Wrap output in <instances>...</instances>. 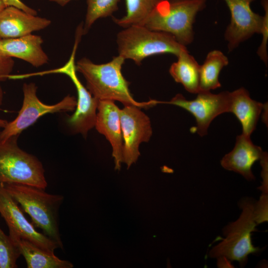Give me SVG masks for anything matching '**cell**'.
<instances>
[{
    "label": "cell",
    "instance_id": "d4e9b609",
    "mask_svg": "<svg viewBox=\"0 0 268 268\" xmlns=\"http://www.w3.org/2000/svg\"><path fill=\"white\" fill-rule=\"evenodd\" d=\"M268 194L262 193L259 201H255L254 214L258 224L268 222Z\"/></svg>",
    "mask_w": 268,
    "mask_h": 268
},
{
    "label": "cell",
    "instance_id": "83f0119b",
    "mask_svg": "<svg viewBox=\"0 0 268 268\" xmlns=\"http://www.w3.org/2000/svg\"><path fill=\"white\" fill-rule=\"evenodd\" d=\"M6 6H14L19 8L29 14L37 15V11L28 6L21 0H1Z\"/></svg>",
    "mask_w": 268,
    "mask_h": 268
},
{
    "label": "cell",
    "instance_id": "f546056e",
    "mask_svg": "<svg viewBox=\"0 0 268 268\" xmlns=\"http://www.w3.org/2000/svg\"><path fill=\"white\" fill-rule=\"evenodd\" d=\"M7 122L6 120L0 118V130H1L4 128Z\"/></svg>",
    "mask_w": 268,
    "mask_h": 268
},
{
    "label": "cell",
    "instance_id": "277c9868",
    "mask_svg": "<svg viewBox=\"0 0 268 268\" xmlns=\"http://www.w3.org/2000/svg\"><path fill=\"white\" fill-rule=\"evenodd\" d=\"M255 201L252 199L246 198L239 202L241 209L240 216L223 228L222 232L225 238L210 249L209 257H224L230 261H237L243 267L250 254L261 250L260 248L255 247L252 242V234L257 230V225L254 214Z\"/></svg>",
    "mask_w": 268,
    "mask_h": 268
},
{
    "label": "cell",
    "instance_id": "44dd1931",
    "mask_svg": "<svg viewBox=\"0 0 268 268\" xmlns=\"http://www.w3.org/2000/svg\"><path fill=\"white\" fill-rule=\"evenodd\" d=\"M161 0H125L126 13L121 18H114L118 25L126 28L142 25Z\"/></svg>",
    "mask_w": 268,
    "mask_h": 268
},
{
    "label": "cell",
    "instance_id": "ba28073f",
    "mask_svg": "<svg viewBox=\"0 0 268 268\" xmlns=\"http://www.w3.org/2000/svg\"><path fill=\"white\" fill-rule=\"evenodd\" d=\"M37 89V86L33 82L23 85L24 97L21 108L16 118L7 122L0 131V141L12 136L19 135L45 114L72 111L75 109L77 102L73 96L68 95L57 103L48 105L39 99L36 95Z\"/></svg>",
    "mask_w": 268,
    "mask_h": 268
},
{
    "label": "cell",
    "instance_id": "4316f807",
    "mask_svg": "<svg viewBox=\"0 0 268 268\" xmlns=\"http://www.w3.org/2000/svg\"><path fill=\"white\" fill-rule=\"evenodd\" d=\"M261 164L262 167V185L258 188L262 193L268 194V154L265 152L264 155L260 159Z\"/></svg>",
    "mask_w": 268,
    "mask_h": 268
},
{
    "label": "cell",
    "instance_id": "30bf717a",
    "mask_svg": "<svg viewBox=\"0 0 268 268\" xmlns=\"http://www.w3.org/2000/svg\"><path fill=\"white\" fill-rule=\"evenodd\" d=\"M0 214L7 225L9 234H15L50 253H54L56 249L62 248L57 242L36 230L2 183H0Z\"/></svg>",
    "mask_w": 268,
    "mask_h": 268
},
{
    "label": "cell",
    "instance_id": "7c38bea8",
    "mask_svg": "<svg viewBox=\"0 0 268 268\" xmlns=\"http://www.w3.org/2000/svg\"><path fill=\"white\" fill-rule=\"evenodd\" d=\"M230 12V22L225 38L230 51L255 33L260 34L263 16L253 11L255 0H224Z\"/></svg>",
    "mask_w": 268,
    "mask_h": 268
},
{
    "label": "cell",
    "instance_id": "603a6c76",
    "mask_svg": "<svg viewBox=\"0 0 268 268\" xmlns=\"http://www.w3.org/2000/svg\"><path fill=\"white\" fill-rule=\"evenodd\" d=\"M20 255L16 244L0 227V268H17L16 261Z\"/></svg>",
    "mask_w": 268,
    "mask_h": 268
},
{
    "label": "cell",
    "instance_id": "5bb4252c",
    "mask_svg": "<svg viewBox=\"0 0 268 268\" xmlns=\"http://www.w3.org/2000/svg\"><path fill=\"white\" fill-rule=\"evenodd\" d=\"M51 21L29 14L14 6L0 11V39L16 38L48 27Z\"/></svg>",
    "mask_w": 268,
    "mask_h": 268
},
{
    "label": "cell",
    "instance_id": "4dcf8cb0",
    "mask_svg": "<svg viewBox=\"0 0 268 268\" xmlns=\"http://www.w3.org/2000/svg\"><path fill=\"white\" fill-rule=\"evenodd\" d=\"M3 99V90L1 86H0V105H1L2 104Z\"/></svg>",
    "mask_w": 268,
    "mask_h": 268
},
{
    "label": "cell",
    "instance_id": "3957f363",
    "mask_svg": "<svg viewBox=\"0 0 268 268\" xmlns=\"http://www.w3.org/2000/svg\"><path fill=\"white\" fill-rule=\"evenodd\" d=\"M206 0H161L142 25L172 35L187 46L194 39L193 26Z\"/></svg>",
    "mask_w": 268,
    "mask_h": 268
},
{
    "label": "cell",
    "instance_id": "52a82bcc",
    "mask_svg": "<svg viewBox=\"0 0 268 268\" xmlns=\"http://www.w3.org/2000/svg\"><path fill=\"white\" fill-rule=\"evenodd\" d=\"M82 35L81 32H76L75 42L71 55L64 66L54 69L28 73V76L62 73L69 77L75 86L77 101L75 111L68 118L67 123L73 132L80 133L86 137L88 132L95 127L99 100L86 89L76 75L75 56Z\"/></svg>",
    "mask_w": 268,
    "mask_h": 268
},
{
    "label": "cell",
    "instance_id": "6da1fadb",
    "mask_svg": "<svg viewBox=\"0 0 268 268\" xmlns=\"http://www.w3.org/2000/svg\"><path fill=\"white\" fill-rule=\"evenodd\" d=\"M125 60L119 55L107 63L96 64L83 58L76 63L75 68L84 77L88 90L98 100L118 101L124 106L134 105L140 108L156 105L155 100L139 102L134 99L129 88L130 83L122 72Z\"/></svg>",
    "mask_w": 268,
    "mask_h": 268
},
{
    "label": "cell",
    "instance_id": "f1b7e54d",
    "mask_svg": "<svg viewBox=\"0 0 268 268\" xmlns=\"http://www.w3.org/2000/svg\"><path fill=\"white\" fill-rule=\"evenodd\" d=\"M50 1L55 2L60 6H64L68 3L74 0H49Z\"/></svg>",
    "mask_w": 268,
    "mask_h": 268
},
{
    "label": "cell",
    "instance_id": "ffe728a7",
    "mask_svg": "<svg viewBox=\"0 0 268 268\" xmlns=\"http://www.w3.org/2000/svg\"><path fill=\"white\" fill-rule=\"evenodd\" d=\"M228 62L227 58L219 50L208 53L203 64L200 66L199 92L210 91L221 86L219 73Z\"/></svg>",
    "mask_w": 268,
    "mask_h": 268
},
{
    "label": "cell",
    "instance_id": "5b68a950",
    "mask_svg": "<svg viewBox=\"0 0 268 268\" xmlns=\"http://www.w3.org/2000/svg\"><path fill=\"white\" fill-rule=\"evenodd\" d=\"M119 56L140 65L145 58L155 55L171 54L178 56L187 50L171 34L151 30L143 25L125 28L117 35Z\"/></svg>",
    "mask_w": 268,
    "mask_h": 268
},
{
    "label": "cell",
    "instance_id": "9c48e42d",
    "mask_svg": "<svg viewBox=\"0 0 268 268\" xmlns=\"http://www.w3.org/2000/svg\"><path fill=\"white\" fill-rule=\"evenodd\" d=\"M197 94L194 100H188L182 94H177L169 101H157V104H172L189 112L197 122L195 131L202 136L207 134L208 128L215 118L229 112L230 92L213 94L210 91H200Z\"/></svg>",
    "mask_w": 268,
    "mask_h": 268
},
{
    "label": "cell",
    "instance_id": "e0dca14e",
    "mask_svg": "<svg viewBox=\"0 0 268 268\" xmlns=\"http://www.w3.org/2000/svg\"><path fill=\"white\" fill-rule=\"evenodd\" d=\"M264 107L262 103L252 99L243 87L230 92L229 112L233 113L241 123L243 134L251 136Z\"/></svg>",
    "mask_w": 268,
    "mask_h": 268
},
{
    "label": "cell",
    "instance_id": "8fae6325",
    "mask_svg": "<svg viewBox=\"0 0 268 268\" xmlns=\"http://www.w3.org/2000/svg\"><path fill=\"white\" fill-rule=\"evenodd\" d=\"M124 141L123 162L129 167L137 160L142 142L150 140L152 130L149 118L134 105L124 106L119 112Z\"/></svg>",
    "mask_w": 268,
    "mask_h": 268
},
{
    "label": "cell",
    "instance_id": "ac0fdd59",
    "mask_svg": "<svg viewBox=\"0 0 268 268\" xmlns=\"http://www.w3.org/2000/svg\"><path fill=\"white\" fill-rule=\"evenodd\" d=\"M17 246L27 268H71L69 261L61 260L54 253L46 251L14 234L8 235Z\"/></svg>",
    "mask_w": 268,
    "mask_h": 268
},
{
    "label": "cell",
    "instance_id": "7402d4cb",
    "mask_svg": "<svg viewBox=\"0 0 268 268\" xmlns=\"http://www.w3.org/2000/svg\"><path fill=\"white\" fill-rule=\"evenodd\" d=\"M120 0H86L87 11L83 35L86 34L92 24L98 19L111 15L118 9Z\"/></svg>",
    "mask_w": 268,
    "mask_h": 268
},
{
    "label": "cell",
    "instance_id": "8992f818",
    "mask_svg": "<svg viewBox=\"0 0 268 268\" xmlns=\"http://www.w3.org/2000/svg\"><path fill=\"white\" fill-rule=\"evenodd\" d=\"M19 135L0 141V183L26 185L44 189L47 186L42 163L18 145Z\"/></svg>",
    "mask_w": 268,
    "mask_h": 268
},
{
    "label": "cell",
    "instance_id": "1f68e13d",
    "mask_svg": "<svg viewBox=\"0 0 268 268\" xmlns=\"http://www.w3.org/2000/svg\"><path fill=\"white\" fill-rule=\"evenodd\" d=\"M6 7L1 0H0V11Z\"/></svg>",
    "mask_w": 268,
    "mask_h": 268
},
{
    "label": "cell",
    "instance_id": "4fadbf2b",
    "mask_svg": "<svg viewBox=\"0 0 268 268\" xmlns=\"http://www.w3.org/2000/svg\"><path fill=\"white\" fill-rule=\"evenodd\" d=\"M120 109L111 100H99L95 127L104 135L112 147L115 168L120 169L123 162L124 141L121 130Z\"/></svg>",
    "mask_w": 268,
    "mask_h": 268
},
{
    "label": "cell",
    "instance_id": "484cf974",
    "mask_svg": "<svg viewBox=\"0 0 268 268\" xmlns=\"http://www.w3.org/2000/svg\"><path fill=\"white\" fill-rule=\"evenodd\" d=\"M1 39H0V46ZM14 66V62L10 57L4 55L0 48V81H3L8 78Z\"/></svg>",
    "mask_w": 268,
    "mask_h": 268
},
{
    "label": "cell",
    "instance_id": "7a4b0ae2",
    "mask_svg": "<svg viewBox=\"0 0 268 268\" xmlns=\"http://www.w3.org/2000/svg\"><path fill=\"white\" fill-rule=\"evenodd\" d=\"M12 198L31 217L34 226L63 247L59 227V210L64 197L44 189L14 183L3 184Z\"/></svg>",
    "mask_w": 268,
    "mask_h": 268
},
{
    "label": "cell",
    "instance_id": "9a60e30c",
    "mask_svg": "<svg viewBox=\"0 0 268 268\" xmlns=\"http://www.w3.org/2000/svg\"><path fill=\"white\" fill-rule=\"evenodd\" d=\"M265 152L261 147L253 143L250 136L242 134L237 136L234 147L223 156L220 163L225 169L252 181L255 179L252 167L256 161L260 160Z\"/></svg>",
    "mask_w": 268,
    "mask_h": 268
},
{
    "label": "cell",
    "instance_id": "cb8c5ba5",
    "mask_svg": "<svg viewBox=\"0 0 268 268\" xmlns=\"http://www.w3.org/2000/svg\"><path fill=\"white\" fill-rule=\"evenodd\" d=\"M262 5L265 10V14L263 16L260 34L262 35V43L258 48L257 54L260 59L267 65L268 53L267 43L268 39V0H262Z\"/></svg>",
    "mask_w": 268,
    "mask_h": 268
},
{
    "label": "cell",
    "instance_id": "2e32d148",
    "mask_svg": "<svg viewBox=\"0 0 268 268\" xmlns=\"http://www.w3.org/2000/svg\"><path fill=\"white\" fill-rule=\"evenodd\" d=\"M43 43L41 36L30 34L16 38L1 39L0 48L4 55L20 59L38 67L49 61L42 48Z\"/></svg>",
    "mask_w": 268,
    "mask_h": 268
},
{
    "label": "cell",
    "instance_id": "d6986e66",
    "mask_svg": "<svg viewBox=\"0 0 268 268\" xmlns=\"http://www.w3.org/2000/svg\"><path fill=\"white\" fill-rule=\"evenodd\" d=\"M177 61L169 68V72L174 80L182 84L190 93L200 91V65L187 50L181 53Z\"/></svg>",
    "mask_w": 268,
    "mask_h": 268
}]
</instances>
